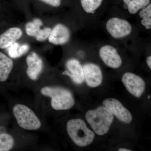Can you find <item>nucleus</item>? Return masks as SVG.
I'll return each instance as SVG.
<instances>
[{
	"mask_svg": "<svg viewBox=\"0 0 151 151\" xmlns=\"http://www.w3.org/2000/svg\"><path fill=\"white\" fill-rule=\"evenodd\" d=\"M105 30L112 39L117 41L129 40L134 36L136 28L125 18L113 16L108 18L105 24Z\"/></svg>",
	"mask_w": 151,
	"mask_h": 151,
	"instance_id": "f257e3e1",
	"label": "nucleus"
},
{
	"mask_svg": "<svg viewBox=\"0 0 151 151\" xmlns=\"http://www.w3.org/2000/svg\"><path fill=\"white\" fill-rule=\"evenodd\" d=\"M85 118L94 132L100 136L108 133L113 120V114L105 106L87 111Z\"/></svg>",
	"mask_w": 151,
	"mask_h": 151,
	"instance_id": "f03ea898",
	"label": "nucleus"
},
{
	"mask_svg": "<svg viewBox=\"0 0 151 151\" xmlns=\"http://www.w3.org/2000/svg\"><path fill=\"white\" fill-rule=\"evenodd\" d=\"M41 93L51 98L52 107L57 111L70 109L75 103L71 92L62 87L45 86L41 89Z\"/></svg>",
	"mask_w": 151,
	"mask_h": 151,
	"instance_id": "7ed1b4c3",
	"label": "nucleus"
},
{
	"mask_svg": "<svg viewBox=\"0 0 151 151\" xmlns=\"http://www.w3.org/2000/svg\"><path fill=\"white\" fill-rule=\"evenodd\" d=\"M68 134L73 142L79 147H84L92 142L94 134L86 127L81 119H73L67 122Z\"/></svg>",
	"mask_w": 151,
	"mask_h": 151,
	"instance_id": "20e7f679",
	"label": "nucleus"
},
{
	"mask_svg": "<svg viewBox=\"0 0 151 151\" xmlns=\"http://www.w3.org/2000/svg\"><path fill=\"white\" fill-rule=\"evenodd\" d=\"M18 124L22 129L29 131H35L40 128L41 124L32 110L26 105L17 104L13 110Z\"/></svg>",
	"mask_w": 151,
	"mask_h": 151,
	"instance_id": "39448f33",
	"label": "nucleus"
},
{
	"mask_svg": "<svg viewBox=\"0 0 151 151\" xmlns=\"http://www.w3.org/2000/svg\"><path fill=\"white\" fill-rule=\"evenodd\" d=\"M98 49L99 57L108 67L114 69L119 68L122 64V57L118 48L111 44L101 45Z\"/></svg>",
	"mask_w": 151,
	"mask_h": 151,
	"instance_id": "423d86ee",
	"label": "nucleus"
},
{
	"mask_svg": "<svg viewBox=\"0 0 151 151\" xmlns=\"http://www.w3.org/2000/svg\"><path fill=\"white\" fill-rule=\"evenodd\" d=\"M104 0H80L85 27L96 22L101 15L99 10Z\"/></svg>",
	"mask_w": 151,
	"mask_h": 151,
	"instance_id": "0eeeda50",
	"label": "nucleus"
},
{
	"mask_svg": "<svg viewBox=\"0 0 151 151\" xmlns=\"http://www.w3.org/2000/svg\"><path fill=\"white\" fill-rule=\"evenodd\" d=\"M122 81L128 91L139 98L142 96L145 89V83L139 76L131 72L124 73L122 77Z\"/></svg>",
	"mask_w": 151,
	"mask_h": 151,
	"instance_id": "6e6552de",
	"label": "nucleus"
},
{
	"mask_svg": "<svg viewBox=\"0 0 151 151\" xmlns=\"http://www.w3.org/2000/svg\"><path fill=\"white\" fill-rule=\"evenodd\" d=\"M103 105L121 122L127 124L132 122V114L117 99L114 98L106 99L103 101Z\"/></svg>",
	"mask_w": 151,
	"mask_h": 151,
	"instance_id": "1a4fd4ad",
	"label": "nucleus"
},
{
	"mask_svg": "<svg viewBox=\"0 0 151 151\" xmlns=\"http://www.w3.org/2000/svg\"><path fill=\"white\" fill-rule=\"evenodd\" d=\"M84 80L88 86L96 87L103 81V73L99 65L93 63H87L83 65Z\"/></svg>",
	"mask_w": 151,
	"mask_h": 151,
	"instance_id": "9d476101",
	"label": "nucleus"
},
{
	"mask_svg": "<svg viewBox=\"0 0 151 151\" xmlns=\"http://www.w3.org/2000/svg\"><path fill=\"white\" fill-rule=\"evenodd\" d=\"M71 34L70 29L65 25L58 24L51 30L48 37L50 43L55 45H63L68 42Z\"/></svg>",
	"mask_w": 151,
	"mask_h": 151,
	"instance_id": "9b49d317",
	"label": "nucleus"
},
{
	"mask_svg": "<svg viewBox=\"0 0 151 151\" xmlns=\"http://www.w3.org/2000/svg\"><path fill=\"white\" fill-rule=\"evenodd\" d=\"M42 23L40 19H35L32 22H29L26 25V31L27 35L35 37L38 41H43L48 38L51 29L49 28L40 29Z\"/></svg>",
	"mask_w": 151,
	"mask_h": 151,
	"instance_id": "f8f14e48",
	"label": "nucleus"
},
{
	"mask_svg": "<svg viewBox=\"0 0 151 151\" xmlns=\"http://www.w3.org/2000/svg\"><path fill=\"white\" fill-rule=\"evenodd\" d=\"M67 70L63 74L68 76L76 84H81L84 80L83 66L78 60L71 59L66 63Z\"/></svg>",
	"mask_w": 151,
	"mask_h": 151,
	"instance_id": "ddd939ff",
	"label": "nucleus"
},
{
	"mask_svg": "<svg viewBox=\"0 0 151 151\" xmlns=\"http://www.w3.org/2000/svg\"><path fill=\"white\" fill-rule=\"evenodd\" d=\"M26 62L27 65V74L32 80H36L42 70V60L36 53L32 52L28 55Z\"/></svg>",
	"mask_w": 151,
	"mask_h": 151,
	"instance_id": "4468645a",
	"label": "nucleus"
},
{
	"mask_svg": "<svg viewBox=\"0 0 151 151\" xmlns=\"http://www.w3.org/2000/svg\"><path fill=\"white\" fill-rule=\"evenodd\" d=\"M22 35L20 29L11 28L0 35V48H8L19 40Z\"/></svg>",
	"mask_w": 151,
	"mask_h": 151,
	"instance_id": "2eb2a0df",
	"label": "nucleus"
},
{
	"mask_svg": "<svg viewBox=\"0 0 151 151\" xmlns=\"http://www.w3.org/2000/svg\"><path fill=\"white\" fill-rule=\"evenodd\" d=\"M123 8L127 11V15H137L139 11L150 3V0H123Z\"/></svg>",
	"mask_w": 151,
	"mask_h": 151,
	"instance_id": "dca6fc26",
	"label": "nucleus"
},
{
	"mask_svg": "<svg viewBox=\"0 0 151 151\" xmlns=\"http://www.w3.org/2000/svg\"><path fill=\"white\" fill-rule=\"evenodd\" d=\"M13 67V62L10 58L0 52V81H6Z\"/></svg>",
	"mask_w": 151,
	"mask_h": 151,
	"instance_id": "f3484780",
	"label": "nucleus"
},
{
	"mask_svg": "<svg viewBox=\"0 0 151 151\" xmlns=\"http://www.w3.org/2000/svg\"><path fill=\"white\" fill-rule=\"evenodd\" d=\"M139 20L141 27L146 30L150 31L151 29V4L150 3L139 11L137 14Z\"/></svg>",
	"mask_w": 151,
	"mask_h": 151,
	"instance_id": "a211bd4d",
	"label": "nucleus"
},
{
	"mask_svg": "<svg viewBox=\"0 0 151 151\" xmlns=\"http://www.w3.org/2000/svg\"><path fill=\"white\" fill-rule=\"evenodd\" d=\"M9 54L12 58H16L20 57L26 53L29 49V46L27 44L20 45L17 42H14L9 47Z\"/></svg>",
	"mask_w": 151,
	"mask_h": 151,
	"instance_id": "6ab92c4d",
	"label": "nucleus"
},
{
	"mask_svg": "<svg viewBox=\"0 0 151 151\" xmlns=\"http://www.w3.org/2000/svg\"><path fill=\"white\" fill-rule=\"evenodd\" d=\"M14 140L12 137L9 134H0V151L10 150L13 147Z\"/></svg>",
	"mask_w": 151,
	"mask_h": 151,
	"instance_id": "aec40b11",
	"label": "nucleus"
},
{
	"mask_svg": "<svg viewBox=\"0 0 151 151\" xmlns=\"http://www.w3.org/2000/svg\"><path fill=\"white\" fill-rule=\"evenodd\" d=\"M49 5L53 7H59L61 4V0H40Z\"/></svg>",
	"mask_w": 151,
	"mask_h": 151,
	"instance_id": "412c9836",
	"label": "nucleus"
},
{
	"mask_svg": "<svg viewBox=\"0 0 151 151\" xmlns=\"http://www.w3.org/2000/svg\"><path fill=\"white\" fill-rule=\"evenodd\" d=\"M146 63L147 65L149 68L151 69V55H149L146 58Z\"/></svg>",
	"mask_w": 151,
	"mask_h": 151,
	"instance_id": "4be33fe9",
	"label": "nucleus"
},
{
	"mask_svg": "<svg viewBox=\"0 0 151 151\" xmlns=\"http://www.w3.org/2000/svg\"><path fill=\"white\" fill-rule=\"evenodd\" d=\"M119 151H131V150L126 148H119Z\"/></svg>",
	"mask_w": 151,
	"mask_h": 151,
	"instance_id": "5701e85b",
	"label": "nucleus"
},
{
	"mask_svg": "<svg viewBox=\"0 0 151 151\" xmlns=\"http://www.w3.org/2000/svg\"><path fill=\"white\" fill-rule=\"evenodd\" d=\"M150 96H148V99H149V98H150Z\"/></svg>",
	"mask_w": 151,
	"mask_h": 151,
	"instance_id": "b1692460",
	"label": "nucleus"
}]
</instances>
